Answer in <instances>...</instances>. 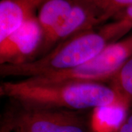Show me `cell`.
I'll return each mask as SVG.
<instances>
[{
    "label": "cell",
    "instance_id": "cell-3",
    "mask_svg": "<svg viewBox=\"0 0 132 132\" xmlns=\"http://www.w3.org/2000/svg\"><path fill=\"white\" fill-rule=\"evenodd\" d=\"M132 57V35L108 44L97 56L84 64L65 71L24 79L36 85H62L78 82H103L114 77Z\"/></svg>",
    "mask_w": 132,
    "mask_h": 132
},
{
    "label": "cell",
    "instance_id": "cell-1",
    "mask_svg": "<svg viewBox=\"0 0 132 132\" xmlns=\"http://www.w3.org/2000/svg\"><path fill=\"white\" fill-rule=\"evenodd\" d=\"M0 92L23 106L71 111L109 107L124 101L112 87L100 82L36 85L22 79L2 82Z\"/></svg>",
    "mask_w": 132,
    "mask_h": 132
},
{
    "label": "cell",
    "instance_id": "cell-5",
    "mask_svg": "<svg viewBox=\"0 0 132 132\" xmlns=\"http://www.w3.org/2000/svg\"><path fill=\"white\" fill-rule=\"evenodd\" d=\"M42 42V29L35 16L0 41V65H19L35 60Z\"/></svg>",
    "mask_w": 132,
    "mask_h": 132
},
{
    "label": "cell",
    "instance_id": "cell-7",
    "mask_svg": "<svg viewBox=\"0 0 132 132\" xmlns=\"http://www.w3.org/2000/svg\"><path fill=\"white\" fill-rule=\"evenodd\" d=\"M73 5L72 0H46L40 6L38 20L42 29L43 40L52 33Z\"/></svg>",
    "mask_w": 132,
    "mask_h": 132
},
{
    "label": "cell",
    "instance_id": "cell-9",
    "mask_svg": "<svg viewBox=\"0 0 132 132\" xmlns=\"http://www.w3.org/2000/svg\"><path fill=\"white\" fill-rule=\"evenodd\" d=\"M112 87L123 101L132 104V57L124 63L112 79Z\"/></svg>",
    "mask_w": 132,
    "mask_h": 132
},
{
    "label": "cell",
    "instance_id": "cell-12",
    "mask_svg": "<svg viewBox=\"0 0 132 132\" xmlns=\"http://www.w3.org/2000/svg\"><path fill=\"white\" fill-rule=\"evenodd\" d=\"M114 18H115L116 20H126L132 23V5L128 6L123 10H121L120 12H119Z\"/></svg>",
    "mask_w": 132,
    "mask_h": 132
},
{
    "label": "cell",
    "instance_id": "cell-4",
    "mask_svg": "<svg viewBox=\"0 0 132 132\" xmlns=\"http://www.w3.org/2000/svg\"><path fill=\"white\" fill-rule=\"evenodd\" d=\"M13 132H87V129L74 111L24 106L14 116Z\"/></svg>",
    "mask_w": 132,
    "mask_h": 132
},
{
    "label": "cell",
    "instance_id": "cell-6",
    "mask_svg": "<svg viewBox=\"0 0 132 132\" xmlns=\"http://www.w3.org/2000/svg\"><path fill=\"white\" fill-rule=\"evenodd\" d=\"M46 0H1L0 41L29 19Z\"/></svg>",
    "mask_w": 132,
    "mask_h": 132
},
{
    "label": "cell",
    "instance_id": "cell-11",
    "mask_svg": "<svg viewBox=\"0 0 132 132\" xmlns=\"http://www.w3.org/2000/svg\"><path fill=\"white\" fill-rule=\"evenodd\" d=\"M118 132H132V110L128 114L118 129Z\"/></svg>",
    "mask_w": 132,
    "mask_h": 132
},
{
    "label": "cell",
    "instance_id": "cell-13",
    "mask_svg": "<svg viewBox=\"0 0 132 132\" xmlns=\"http://www.w3.org/2000/svg\"><path fill=\"white\" fill-rule=\"evenodd\" d=\"M14 128V115L9 116L2 123L0 132H13Z\"/></svg>",
    "mask_w": 132,
    "mask_h": 132
},
{
    "label": "cell",
    "instance_id": "cell-10",
    "mask_svg": "<svg viewBox=\"0 0 132 132\" xmlns=\"http://www.w3.org/2000/svg\"><path fill=\"white\" fill-rule=\"evenodd\" d=\"M132 29V23L123 19L116 20L115 22L104 26L100 32L107 39L109 43H113L126 35Z\"/></svg>",
    "mask_w": 132,
    "mask_h": 132
},
{
    "label": "cell",
    "instance_id": "cell-2",
    "mask_svg": "<svg viewBox=\"0 0 132 132\" xmlns=\"http://www.w3.org/2000/svg\"><path fill=\"white\" fill-rule=\"evenodd\" d=\"M109 44L100 31H86L59 43L42 57L19 65H0L2 77L25 79L65 71L84 64Z\"/></svg>",
    "mask_w": 132,
    "mask_h": 132
},
{
    "label": "cell",
    "instance_id": "cell-8",
    "mask_svg": "<svg viewBox=\"0 0 132 132\" xmlns=\"http://www.w3.org/2000/svg\"><path fill=\"white\" fill-rule=\"evenodd\" d=\"M94 13L100 23L114 17L119 12L132 5V0H73Z\"/></svg>",
    "mask_w": 132,
    "mask_h": 132
}]
</instances>
